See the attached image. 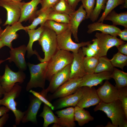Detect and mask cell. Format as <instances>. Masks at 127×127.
Masks as SVG:
<instances>
[{
	"mask_svg": "<svg viewBox=\"0 0 127 127\" xmlns=\"http://www.w3.org/2000/svg\"><path fill=\"white\" fill-rule=\"evenodd\" d=\"M29 92L35 96L37 97L42 103L49 107L52 110H54V107L51 103L48 101L47 97L44 95L40 92H38L31 89L30 90Z\"/></svg>",
	"mask_w": 127,
	"mask_h": 127,
	"instance_id": "cell-41",
	"label": "cell"
},
{
	"mask_svg": "<svg viewBox=\"0 0 127 127\" xmlns=\"http://www.w3.org/2000/svg\"><path fill=\"white\" fill-rule=\"evenodd\" d=\"M87 32L92 33L96 31H99L102 33L117 36L121 31L118 27L113 25H110L103 23L101 22H95L88 26Z\"/></svg>",
	"mask_w": 127,
	"mask_h": 127,
	"instance_id": "cell-24",
	"label": "cell"
},
{
	"mask_svg": "<svg viewBox=\"0 0 127 127\" xmlns=\"http://www.w3.org/2000/svg\"><path fill=\"white\" fill-rule=\"evenodd\" d=\"M43 25L53 31L57 35L63 33L69 27L68 24L59 23L51 20H47Z\"/></svg>",
	"mask_w": 127,
	"mask_h": 127,
	"instance_id": "cell-31",
	"label": "cell"
},
{
	"mask_svg": "<svg viewBox=\"0 0 127 127\" xmlns=\"http://www.w3.org/2000/svg\"><path fill=\"white\" fill-rule=\"evenodd\" d=\"M52 11V8L37 13V17L34 19L30 25L25 27L27 30L28 29H35L39 25H43L47 20L49 14Z\"/></svg>",
	"mask_w": 127,
	"mask_h": 127,
	"instance_id": "cell-29",
	"label": "cell"
},
{
	"mask_svg": "<svg viewBox=\"0 0 127 127\" xmlns=\"http://www.w3.org/2000/svg\"><path fill=\"white\" fill-rule=\"evenodd\" d=\"M82 88L83 94L76 106L82 108H87L97 105L101 101L94 86H84Z\"/></svg>",
	"mask_w": 127,
	"mask_h": 127,
	"instance_id": "cell-13",
	"label": "cell"
},
{
	"mask_svg": "<svg viewBox=\"0 0 127 127\" xmlns=\"http://www.w3.org/2000/svg\"><path fill=\"white\" fill-rule=\"evenodd\" d=\"M2 23V21L1 19L0 18V25Z\"/></svg>",
	"mask_w": 127,
	"mask_h": 127,
	"instance_id": "cell-58",
	"label": "cell"
},
{
	"mask_svg": "<svg viewBox=\"0 0 127 127\" xmlns=\"http://www.w3.org/2000/svg\"><path fill=\"white\" fill-rule=\"evenodd\" d=\"M110 60L114 67H118L123 70L127 65V56L118 52Z\"/></svg>",
	"mask_w": 127,
	"mask_h": 127,
	"instance_id": "cell-35",
	"label": "cell"
},
{
	"mask_svg": "<svg viewBox=\"0 0 127 127\" xmlns=\"http://www.w3.org/2000/svg\"><path fill=\"white\" fill-rule=\"evenodd\" d=\"M69 27L76 42H79L78 37V28L83 21L86 19V13L81 5L76 11L70 16Z\"/></svg>",
	"mask_w": 127,
	"mask_h": 127,
	"instance_id": "cell-19",
	"label": "cell"
},
{
	"mask_svg": "<svg viewBox=\"0 0 127 127\" xmlns=\"http://www.w3.org/2000/svg\"><path fill=\"white\" fill-rule=\"evenodd\" d=\"M124 3L122 4L120 7V9L127 8V0H124Z\"/></svg>",
	"mask_w": 127,
	"mask_h": 127,
	"instance_id": "cell-52",
	"label": "cell"
},
{
	"mask_svg": "<svg viewBox=\"0 0 127 127\" xmlns=\"http://www.w3.org/2000/svg\"><path fill=\"white\" fill-rule=\"evenodd\" d=\"M4 46L3 45L0 39V49Z\"/></svg>",
	"mask_w": 127,
	"mask_h": 127,
	"instance_id": "cell-56",
	"label": "cell"
},
{
	"mask_svg": "<svg viewBox=\"0 0 127 127\" xmlns=\"http://www.w3.org/2000/svg\"><path fill=\"white\" fill-rule=\"evenodd\" d=\"M44 28V25H40V27L36 29H28L27 32L28 35L29 40L26 46L27 51V57L29 58L34 54L37 56L38 60L40 61L42 58L36 50L32 49V46L34 42L38 41Z\"/></svg>",
	"mask_w": 127,
	"mask_h": 127,
	"instance_id": "cell-22",
	"label": "cell"
},
{
	"mask_svg": "<svg viewBox=\"0 0 127 127\" xmlns=\"http://www.w3.org/2000/svg\"><path fill=\"white\" fill-rule=\"evenodd\" d=\"M118 52L124 55H127V43L122 44L116 47Z\"/></svg>",
	"mask_w": 127,
	"mask_h": 127,
	"instance_id": "cell-44",
	"label": "cell"
},
{
	"mask_svg": "<svg viewBox=\"0 0 127 127\" xmlns=\"http://www.w3.org/2000/svg\"><path fill=\"white\" fill-rule=\"evenodd\" d=\"M71 64L67 65L54 74L49 81L48 87L46 89H43L40 93L47 97L48 92L53 93L59 87L68 80L70 78Z\"/></svg>",
	"mask_w": 127,
	"mask_h": 127,
	"instance_id": "cell-9",
	"label": "cell"
},
{
	"mask_svg": "<svg viewBox=\"0 0 127 127\" xmlns=\"http://www.w3.org/2000/svg\"><path fill=\"white\" fill-rule=\"evenodd\" d=\"M118 99L120 101L127 119V86L119 89Z\"/></svg>",
	"mask_w": 127,
	"mask_h": 127,
	"instance_id": "cell-38",
	"label": "cell"
},
{
	"mask_svg": "<svg viewBox=\"0 0 127 127\" xmlns=\"http://www.w3.org/2000/svg\"><path fill=\"white\" fill-rule=\"evenodd\" d=\"M42 102L35 96L31 100L27 110L21 120L23 123L29 121L34 123L37 122L36 115Z\"/></svg>",
	"mask_w": 127,
	"mask_h": 127,
	"instance_id": "cell-23",
	"label": "cell"
},
{
	"mask_svg": "<svg viewBox=\"0 0 127 127\" xmlns=\"http://www.w3.org/2000/svg\"><path fill=\"white\" fill-rule=\"evenodd\" d=\"M97 105L94 109V111L100 110L103 111L111 119L112 123L118 127L127 119L121 103L119 99L109 103L101 101Z\"/></svg>",
	"mask_w": 127,
	"mask_h": 127,
	"instance_id": "cell-2",
	"label": "cell"
},
{
	"mask_svg": "<svg viewBox=\"0 0 127 127\" xmlns=\"http://www.w3.org/2000/svg\"><path fill=\"white\" fill-rule=\"evenodd\" d=\"M95 36L98 40L100 49L99 57L106 56L108 51L111 48L115 46L117 47L126 43L116 36L102 32H96Z\"/></svg>",
	"mask_w": 127,
	"mask_h": 127,
	"instance_id": "cell-8",
	"label": "cell"
},
{
	"mask_svg": "<svg viewBox=\"0 0 127 127\" xmlns=\"http://www.w3.org/2000/svg\"><path fill=\"white\" fill-rule=\"evenodd\" d=\"M111 72H104L86 74L82 78L78 88L84 86L91 87L101 83L104 80L111 79Z\"/></svg>",
	"mask_w": 127,
	"mask_h": 127,
	"instance_id": "cell-17",
	"label": "cell"
},
{
	"mask_svg": "<svg viewBox=\"0 0 127 127\" xmlns=\"http://www.w3.org/2000/svg\"><path fill=\"white\" fill-rule=\"evenodd\" d=\"M20 30L27 31L25 27L20 22L18 21L11 25H7L3 30L0 38L4 46H7L10 49L12 48V42L18 38V35L17 32Z\"/></svg>",
	"mask_w": 127,
	"mask_h": 127,
	"instance_id": "cell-12",
	"label": "cell"
},
{
	"mask_svg": "<svg viewBox=\"0 0 127 127\" xmlns=\"http://www.w3.org/2000/svg\"><path fill=\"white\" fill-rule=\"evenodd\" d=\"M74 108L72 107L56 111L58 118V123L61 127H74Z\"/></svg>",
	"mask_w": 127,
	"mask_h": 127,
	"instance_id": "cell-21",
	"label": "cell"
},
{
	"mask_svg": "<svg viewBox=\"0 0 127 127\" xmlns=\"http://www.w3.org/2000/svg\"><path fill=\"white\" fill-rule=\"evenodd\" d=\"M124 0H108L104 11L98 20V22H103L108 14L118 6L122 5L124 3Z\"/></svg>",
	"mask_w": 127,
	"mask_h": 127,
	"instance_id": "cell-34",
	"label": "cell"
},
{
	"mask_svg": "<svg viewBox=\"0 0 127 127\" xmlns=\"http://www.w3.org/2000/svg\"><path fill=\"white\" fill-rule=\"evenodd\" d=\"M22 0H0L1 1L5 2H10V1H15L17 2H21Z\"/></svg>",
	"mask_w": 127,
	"mask_h": 127,
	"instance_id": "cell-53",
	"label": "cell"
},
{
	"mask_svg": "<svg viewBox=\"0 0 127 127\" xmlns=\"http://www.w3.org/2000/svg\"><path fill=\"white\" fill-rule=\"evenodd\" d=\"M111 78L115 80V86L119 89L127 86V73L114 67L111 75Z\"/></svg>",
	"mask_w": 127,
	"mask_h": 127,
	"instance_id": "cell-28",
	"label": "cell"
},
{
	"mask_svg": "<svg viewBox=\"0 0 127 127\" xmlns=\"http://www.w3.org/2000/svg\"><path fill=\"white\" fill-rule=\"evenodd\" d=\"M9 118V115L6 113L0 118V127H3Z\"/></svg>",
	"mask_w": 127,
	"mask_h": 127,
	"instance_id": "cell-45",
	"label": "cell"
},
{
	"mask_svg": "<svg viewBox=\"0 0 127 127\" xmlns=\"http://www.w3.org/2000/svg\"><path fill=\"white\" fill-rule=\"evenodd\" d=\"M81 1L86 13V19L90 18L95 8V0H81Z\"/></svg>",
	"mask_w": 127,
	"mask_h": 127,
	"instance_id": "cell-39",
	"label": "cell"
},
{
	"mask_svg": "<svg viewBox=\"0 0 127 127\" xmlns=\"http://www.w3.org/2000/svg\"><path fill=\"white\" fill-rule=\"evenodd\" d=\"M82 78L69 79L50 96L49 100L61 98L72 94L77 90Z\"/></svg>",
	"mask_w": 127,
	"mask_h": 127,
	"instance_id": "cell-11",
	"label": "cell"
},
{
	"mask_svg": "<svg viewBox=\"0 0 127 127\" xmlns=\"http://www.w3.org/2000/svg\"><path fill=\"white\" fill-rule=\"evenodd\" d=\"M1 98V97H0V98Z\"/></svg>",
	"mask_w": 127,
	"mask_h": 127,
	"instance_id": "cell-59",
	"label": "cell"
},
{
	"mask_svg": "<svg viewBox=\"0 0 127 127\" xmlns=\"http://www.w3.org/2000/svg\"><path fill=\"white\" fill-rule=\"evenodd\" d=\"M21 90V87L16 84L9 92L4 95L3 99H0V105L6 107L13 113L17 125L20 124L25 113V111L22 112L17 108V103L15 100V99L19 96Z\"/></svg>",
	"mask_w": 127,
	"mask_h": 127,
	"instance_id": "cell-5",
	"label": "cell"
},
{
	"mask_svg": "<svg viewBox=\"0 0 127 127\" xmlns=\"http://www.w3.org/2000/svg\"><path fill=\"white\" fill-rule=\"evenodd\" d=\"M3 30L2 29L1 27L0 26V38Z\"/></svg>",
	"mask_w": 127,
	"mask_h": 127,
	"instance_id": "cell-57",
	"label": "cell"
},
{
	"mask_svg": "<svg viewBox=\"0 0 127 127\" xmlns=\"http://www.w3.org/2000/svg\"><path fill=\"white\" fill-rule=\"evenodd\" d=\"M104 20L111 21L114 26L120 25L127 28V12L118 13L113 10L108 14Z\"/></svg>",
	"mask_w": 127,
	"mask_h": 127,
	"instance_id": "cell-25",
	"label": "cell"
},
{
	"mask_svg": "<svg viewBox=\"0 0 127 127\" xmlns=\"http://www.w3.org/2000/svg\"><path fill=\"white\" fill-rule=\"evenodd\" d=\"M57 36L53 31L44 26L38 40L44 53V57L42 59L41 62H48L59 50Z\"/></svg>",
	"mask_w": 127,
	"mask_h": 127,
	"instance_id": "cell-3",
	"label": "cell"
},
{
	"mask_svg": "<svg viewBox=\"0 0 127 127\" xmlns=\"http://www.w3.org/2000/svg\"><path fill=\"white\" fill-rule=\"evenodd\" d=\"M74 120L77 121L79 125L82 126L89 122L94 120L89 112L77 106L74 108Z\"/></svg>",
	"mask_w": 127,
	"mask_h": 127,
	"instance_id": "cell-26",
	"label": "cell"
},
{
	"mask_svg": "<svg viewBox=\"0 0 127 127\" xmlns=\"http://www.w3.org/2000/svg\"><path fill=\"white\" fill-rule=\"evenodd\" d=\"M121 39L123 41H127V28H125L121 31L119 34Z\"/></svg>",
	"mask_w": 127,
	"mask_h": 127,
	"instance_id": "cell-46",
	"label": "cell"
},
{
	"mask_svg": "<svg viewBox=\"0 0 127 127\" xmlns=\"http://www.w3.org/2000/svg\"><path fill=\"white\" fill-rule=\"evenodd\" d=\"M73 59L72 53L64 50H58L48 62L46 80L50 81L54 74L71 64Z\"/></svg>",
	"mask_w": 127,
	"mask_h": 127,
	"instance_id": "cell-1",
	"label": "cell"
},
{
	"mask_svg": "<svg viewBox=\"0 0 127 127\" xmlns=\"http://www.w3.org/2000/svg\"><path fill=\"white\" fill-rule=\"evenodd\" d=\"M41 0H32L27 2H23L21 14L18 21L22 22L28 20L32 22L37 16V6Z\"/></svg>",
	"mask_w": 127,
	"mask_h": 127,
	"instance_id": "cell-18",
	"label": "cell"
},
{
	"mask_svg": "<svg viewBox=\"0 0 127 127\" xmlns=\"http://www.w3.org/2000/svg\"><path fill=\"white\" fill-rule=\"evenodd\" d=\"M9 57L7 59L4 60H0V65L2 63L4 62L5 61L7 60H8L9 59ZM1 76L0 75V79L1 78Z\"/></svg>",
	"mask_w": 127,
	"mask_h": 127,
	"instance_id": "cell-54",
	"label": "cell"
},
{
	"mask_svg": "<svg viewBox=\"0 0 127 127\" xmlns=\"http://www.w3.org/2000/svg\"><path fill=\"white\" fill-rule=\"evenodd\" d=\"M83 92L82 87H80L73 94L60 98L53 105L54 110L67 107L76 106L82 96Z\"/></svg>",
	"mask_w": 127,
	"mask_h": 127,
	"instance_id": "cell-20",
	"label": "cell"
},
{
	"mask_svg": "<svg viewBox=\"0 0 127 127\" xmlns=\"http://www.w3.org/2000/svg\"><path fill=\"white\" fill-rule=\"evenodd\" d=\"M10 49L9 59L8 60L9 62L10 63L14 62L19 70L23 71L26 70L27 64L25 56L27 51L26 46L23 44Z\"/></svg>",
	"mask_w": 127,
	"mask_h": 127,
	"instance_id": "cell-16",
	"label": "cell"
},
{
	"mask_svg": "<svg viewBox=\"0 0 127 127\" xmlns=\"http://www.w3.org/2000/svg\"><path fill=\"white\" fill-rule=\"evenodd\" d=\"M67 2L72 8L75 9L78 3L81 0H66Z\"/></svg>",
	"mask_w": 127,
	"mask_h": 127,
	"instance_id": "cell-47",
	"label": "cell"
},
{
	"mask_svg": "<svg viewBox=\"0 0 127 127\" xmlns=\"http://www.w3.org/2000/svg\"><path fill=\"white\" fill-rule=\"evenodd\" d=\"M119 127H127V121L126 119L123 121L119 126Z\"/></svg>",
	"mask_w": 127,
	"mask_h": 127,
	"instance_id": "cell-49",
	"label": "cell"
},
{
	"mask_svg": "<svg viewBox=\"0 0 127 127\" xmlns=\"http://www.w3.org/2000/svg\"><path fill=\"white\" fill-rule=\"evenodd\" d=\"M6 92L0 84V97H1L3 95H4Z\"/></svg>",
	"mask_w": 127,
	"mask_h": 127,
	"instance_id": "cell-51",
	"label": "cell"
},
{
	"mask_svg": "<svg viewBox=\"0 0 127 127\" xmlns=\"http://www.w3.org/2000/svg\"><path fill=\"white\" fill-rule=\"evenodd\" d=\"M70 16L65 13L52 11L49 14L47 20H51L60 23L69 24Z\"/></svg>",
	"mask_w": 127,
	"mask_h": 127,
	"instance_id": "cell-36",
	"label": "cell"
},
{
	"mask_svg": "<svg viewBox=\"0 0 127 127\" xmlns=\"http://www.w3.org/2000/svg\"><path fill=\"white\" fill-rule=\"evenodd\" d=\"M107 0H96L95 6L90 17L92 22L97 20L102 10H104Z\"/></svg>",
	"mask_w": 127,
	"mask_h": 127,
	"instance_id": "cell-37",
	"label": "cell"
},
{
	"mask_svg": "<svg viewBox=\"0 0 127 127\" xmlns=\"http://www.w3.org/2000/svg\"><path fill=\"white\" fill-rule=\"evenodd\" d=\"M52 127H60L61 126L58 123H54Z\"/></svg>",
	"mask_w": 127,
	"mask_h": 127,
	"instance_id": "cell-55",
	"label": "cell"
},
{
	"mask_svg": "<svg viewBox=\"0 0 127 127\" xmlns=\"http://www.w3.org/2000/svg\"><path fill=\"white\" fill-rule=\"evenodd\" d=\"M52 8L55 12L65 13L70 16L75 11L69 4L66 0H60Z\"/></svg>",
	"mask_w": 127,
	"mask_h": 127,
	"instance_id": "cell-33",
	"label": "cell"
},
{
	"mask_svg": "<svg viewBox=\"0 0 127 127\" xmlns=\"http://www.w3.org/2000/svg\"><path fill=\"white\" fill-rule=\"evenodd\" d=\"M73 59L71 65V73L69 79L82 78L86 75L83 61L85 55L82 48H80L76 53H72Z\"/></svg>",
	"mask_w": 127,
	"mask_h": 127,
	"instance_id": "cell-15",
	"label": "cell"
},
{
	"mask_svg": "<svg viewBox=\"0 0 127 127\" xmlns=\"http://www.w3.org/2000/svg\"><path fill=\"white\" fill-rule=\"evenodd\" d=\"M10 110L5 106H2L0 107V117L2 116L4 114L7 113L10 111Z\"/></svg>",
	"mask_w": 127,
	"mask_h": 127,
	"instance_id": "cell-48",
	"label": "cell"
},
{
	"mask_svg": "<svg viewBox=\"0 0 127 127\" xmlns=\"http://www.w3.org/2000/svg\"><path fill=\"white\" fill-rule=\"evenodd\" d=\"M23 3L21 2L0 0V6L5 8L7 11V19L3 26L11 25L18 21L21 15Z\"/></svg>",
	"mask_w": 127,
	"mask_h": 127,
	"instance_id": "cell-10",
	"label": "cell"
},
{
	"mask_svg": "<svg viewBox=\"0 0 127 127\" xmlns=\"http://www.w3.org/2000/svg\"><path fill=\"white\" fill-rule=\"evenodd\" d=\"M99 56L98 55L95 56L84 57L83 64L85 71L87 74L94 73L99 62Z\"/></svg>",
	"mask_w": 127,
	"mask_h": 127,
	"instance_id": "cell-32",
	"label": "cell"
},
{
	"mask_svg": "<svg viewBox=\"0 0 127 127\" xmlns=\"http://www.w3.org/2000/svg\"><path fill=\"white\" fill-rule=\"evenodd\" d=\"M92 41L93 42L92 43L89 44L87 46L93 50L96 54L99 56L100 49L97 39L96 38L93 39Z\"/></svg>",
	"mask_w": 127,
	"mask_h": 127,
	"instance_id": "cell-42",
	"label": "cell"
},
{
	"mask_svg": "<svg viewBox=\"0 0 127 127\" xmlns=\"http://www.w3.org/2000/svg\"><path fill=\"white\" fill-rule=\"evenodd\" d=\"M114 68L110 60L106 56L99 57V62L96 67L94 73L104 72H112Z\"/></svg>",
	"mask_w": 127,
	"mask_h": 127,
	"instance_id": "cell-30",
	"label": "cell"
},
{
	"mask_svg": "<svg viewBox=\"0 0 127 127\" xmlns=\"http://www.w3.org/2000/svg\"><path fill=\"white\" fill-rule=\"evenodd\" d=\"M60 0H41L40 4L41 5V8L37 10V13L43 12L50 8H52Z\"/></svg>",
	"mask_w": 127,
	"mask_h": 127,
	"instance_id": "cell-40",
	"label": "cell"
},
{
	"mask_svg": "<svg viewBox=\"0 0 127 127\" xmlns=\"http://www.w3.org/2000/svg\"><path fill=\"white\" fill-rule=\"evenodd\" d=\"M72 34L71 32L68 28L61 34L57 35L59 49L71 51L73 53H76L81 47L87 46L91 43V41L76 43L72 40Z\"/></svg>",
	"mask_w": 127,
	"mask_h": 127,
	"instance_id": "cell-7",
	"label": "cell"
},
{
	"mask_svg": "<svg viewBox=\"0 0 127 127\" xmlns=\"http://www.w3.org/2000/svg\"><path fill=\"white\" fill-rule=\"evenodd\" d=\"M51 109L44 104L42 112L39 116L43 117L44 120L43 127H47L52 123H58V118L55 116Z\"/></svg>",
	"mask_w": 127,
	"mask_h": 127,
	"instance_id": "cell-27",
	"label": "cell"
},
{
	"mask_svg": "<svg viewBox=\"0 0 127 127\" xmlns=\"http://www.w3.org/2000/svg\"><path fill=\"white\" fill-rule=\"evenodd\" d=\"M26 77V75L23 71L19 70L15 72L6 64L4 73L0 79V84L5 92L7 93L12 89L16 83H23Z\"/></svg>",
	"mask_w": 127,
	"mask_h": 127,
	"instance_id": "cell-6",
	"label": "cell"
},
{
	"mask_svg": "<svg viewBox=\"0 0 127 127\" xmlns=\"http://www.w3.org/2000/svg\"><path fill=\"white\" fill-rule=\"evenodd\" d=\"M105 127H118L111 123L110 122H108Z\"/></svg>",
	"mask_w": 127,
	"mask_h": 127,
	"instance_id": "cell-50",
	"label": "cell"
},
{
	"mask_svg": "<svg viewBox=\"0 0 127 127\" xmlns=\"http://www.w3.org/2000/svg\"><path fill=\"white\" fill-rule=\"evenodd\" d=\"M82 49L84 55L86 56L92 57L97 55L93 50L87 46L83 47Z\"/></svg>",
	"mask_w": 127,
	"mask_h": 127,
	"instance_id": "cell-43",
	"label": "cell"
},
{
	"mask_svg": "<svg viewBox=\"0 0 127 127\" xmlns=\"http://www.w3.org/2000/svg\"><path fill=\"white\" fill-rule=\"evenodd\" d=\"M48 62H41L37 64L28 63L30 74V78L27 83L26 90L29 91L34 88L39 87L44 88Z\"/></svg>",
	"mask_w": 127,
	"mask_h": 127,
	"instance_id": "cell-4",
	"label": "cell"
},
{
	"mask_svg": "<svg viewBox=\"0 0 127 127\" xmlns=\"http://www.w3.org/2000/svg\"><path fill=\"white\" fill-rule=\"evenodd\" d=\"M101 101L106 103L113 102L118 99L119 89L108 81H105L97 89Z\"/></svg>",
	"mask_w": 127,
	"mask_h": 127,
	"instance_id": "cell-14",
	"label": "cell"
}]
</instances>
